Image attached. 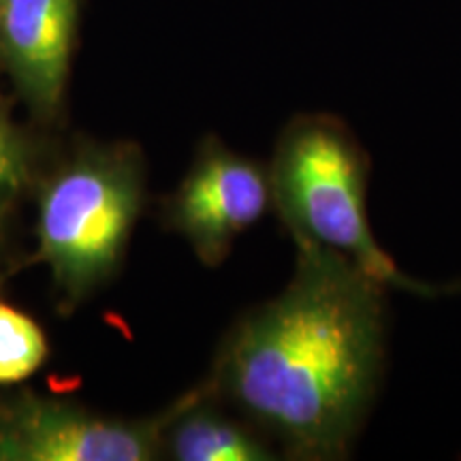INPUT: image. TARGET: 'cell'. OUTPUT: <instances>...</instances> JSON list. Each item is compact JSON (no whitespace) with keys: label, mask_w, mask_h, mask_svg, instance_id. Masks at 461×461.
I'll return each instance as SVG.
<instances>
[{"label":"cell","mask_w":461,"mask_h":461,"mask_svg":"<svg viewBox=\"0 0 461 461\" xmlns=\"http://www.w3.org/2000/svg\"><path fill=\"white\" fill-rule=\"evenodd\" d=\"M140 177L115 158H86L43 193L39 248L56 280L82 293L112 272L140 210Z\"/></svg>","instance_id":"obj_3"},{"label":"cell","mask_w":461,"mask_h":461,"mask_svg":"<svg viewBox=\"0 0 461 461\" xmlns=\"http://www.w3.org/2000/svg\"><path fill=\"white\" fill-rule=\"evenodd\" d=\"M291 285L238 327L221 387L295 459H344L384 366L389 288L355 263L297 244Z\"/></svg>","instance_id":"obj_1"},{"label":"cell","mask_w":461,"mask_h":461,"mask_svg":"<svg viewBox=\"0 0 461 461\" xmlns=\"http://www.w3.org/2000/svg\"><path fill=\"white\" fill-rule=\"evenodd\" d=\"M199 397L177 414L171 431V453L180 461H265L269 448L250 431L197 406Z\"/></svg>","instance_id":"obj_7"},{"label":"cell","mask_w":461,"mask_h":461,"mask_svg":"<svg viewBox=\"0 0 461 461\" xmlns=\"http://www.w3.org/2000/svg\"><path fill=\"white\" fill-rule=\"evenodd\" d=\"M77 0H0V54L22 95L54 112L65 92Z\"/></svg>","instance_id":"obj_6"},{"label":"cell","mask_w":461,"mask_h":461,"mask_svg":"<svg viewBox=\"0 0 461 461\" xmlns=\"http://www.w3.org/2000/svg\"><path fill=\"white\" fill-rule=\"evenodd\" d=\"M26 157L20 137L0 109V229L7 218L11 205L24 186Z\"/></svg>","instance_id":"obj_9"},{"label":"cell","mask_w":461,"mask_h":461,"mask_svg":"<svg viewBox=\"0 0 461 461\" xmlns=\"http://www.w3.org/2000/svg\"><path fill=\"white\" fill-rule=\"evenodd\" d=\"M48 357V342L32 319L0 303V384L32 376Z\"/></svg>","instance_id":"obj_8"},{"label":"cell","mask_w":461,"mask_h":461,"mask_svg":"<svg viewBox=\"0 0 461 461\" xmlns=\"http://www.w3.org/2000/svg\"><path fill=\"white\" fill-rule=\"evenodd\" d=\"M370 158L342 120L302 115L288 124L272 165V199L295 244L338 252L384 288L420 297L445 295L448 286L414 280L397 267L374 238L367 218Z\"/></svg>","instance_id":"obj_2"},{"label":"cell","mask_w":461,"mask_h":461,"mask_svg":"<svg viewBox=\"0 0 461 461\" xmlns=\"http://www.w3.org/2000/svg\"><path fill=\"white\" fill-rule=\"evenodd\" d=\"M272 201L269 176L222 146H207L171 201V222L201 261L221 263L238 235L261 221Z\"/></svg>","instance_id":"obj_5"},{"label":"cell","mask_w":461,"mask_h":461,"mask_svg":"<svg viewBox=\"0 0 461 461\" xmlns=\"http://www.w3.org/2000/svg\"><path fill=\"white\" fill-rule=\"evenodd\" d=\"M157 434L152 425L105 420L37 397L0 406V461H143L154 457Z\"/></svg>","instance_id":"obj_4"}]
</instances>
